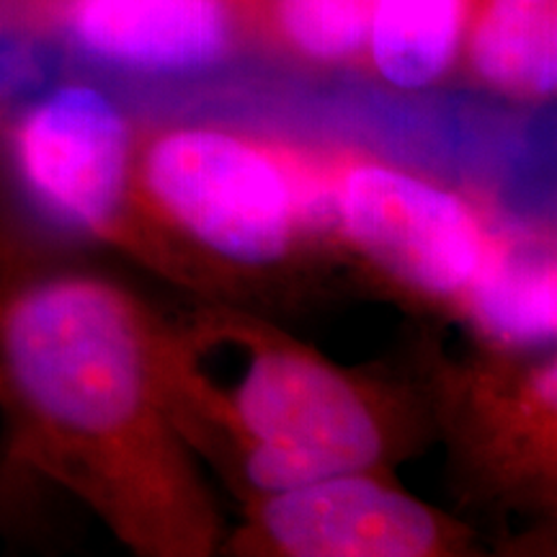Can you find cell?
<instances>
[{
  "mask_svg": "<svg viewBox=\"0 0 557 557\" xmlns=\"http://www.w3.org/2000/svg\"><path fill=\"white\" fill-rule=\"evenodd\" d=\"M331 163V150L218 124L137 137L139 261L199 259L240 276L284 267L329 238Z\"/></svg>",
  "mask_w": 557,
  "mask_h": 557,
  "instance_id": "3957f363",
  "label": "cell"
},
{
  "mask_svg": "<svg viewBox=\"0 0 557 557\" xmlns=\"http://www.w3.org/2000/svg\"><path fill=\"white\" fill-rule=\"evenodd\" d=\"M459 62L480 86L504 99H553L557 0H472Z\"/></svg>",
  "mask_w": 557,
  "mask_h": 557,
  "instance_id": "30bf717a",
  "label": "cell"
},
{
  "mask_svg": "<svg viewBox=\"0 0 557 557\" xmlns=\"http://www.w3.org/2000/svg\"><path fill=\"white\" fill-rule=\"evenodd\" d=\"M496 225L468 194L364 152L333 150L329 238L400 297L455 312Z\"/></svg>",
  "mask_w": 557,
  "mask_h": 557,
  "instance_id": "277c9868",
  "label": "cell"
},
{
  "mask_svg": "<svg viewBox=\"0 0 557 557\" xmlns=\"http://www.w3.org/2000/svg\"><path fill=\"white\" fill-rule=\"evenodd\" d=\"M137 132L120 103L67 83L32 103L11 129V160L41 212L62 227L139 259Z\"/></svg>",
  "mask_w": 557,
  "mask_h": 557,
  "instance_id": "52a82bcc",
  "label": "cell"
},
{
  "mask_svg": "<svg viewBox=\"0 0 557 557\" xmlns=\"http://www.w3.org/2000/svg\"><path fill=\"white\" fill-rule=\"evenodd\" d=\"M480 346L540 351L557 333L555 235L547 225L498 220L483 267L457 302Z\"/></svg>",
  "mask_w": 557,
  "mask_h": 557,
  "instance_id": "9c48e42d",
  "label": "cell"
},
{
  "mask_svg": "<svg viewBox=\"0 0 557 557\" xmlns=\"http://www.w3.org/2000/svg\"><path fill=\"white\" fill-rule=\"evenodd\" d=\"M475 532L416 498L389 470H346L243 500L222 553L248 557H457Z\"/></svg>",
  "mask_w": 557,
  "mask_h": 557,
  "instance_id": "8992f818",
  "label": "cell"
},
{
  "mask_svg": "<svg viewBox=\"0 0 557 557\" xmlns=\"http://www.w3.org/2000/svg\"><path fill=\"white\" fill-rule=\"evenodd\" d=\"M45 483L0 451V534L29 532L45 506Z\"/></svg>",
  "mask_w": 557,
  "mask_h": 557,
  "instance_id": "4fadbf2b",
  "label": "cell"
},
{
  "mask_svg": "<svg viewBox=\"0 0 557 557\" xmlns=\"http://www.w3.org/2000/svg\"><path fill=\"white\" fill-rule=\"evenodd\" d=\"M163 320L90 271L0 278V451L143 557H209L225 519L173 416Z\"/></svg>",
  "mask_w": 557,
  "mask_h": 557,
  "instance_id": "6da1fadb",
  "label": "cell"
},
{
  "mask_svg": "<svg viewBox=\"0 0 557 557\" xmlns=\"http://www.w3.org/2000/svg\"><path fill=\"white\" fill-rule=\"evenodd\" d=\"M374 0H263V32L315 67L369 60Z\"/></svg>",
  "mask_w": 557,
  "mask_h": 557,
  "instance_id": "7c38bea8",
  "label": "cell"
},
{
  "mask_svg": "<svg viewBox=\"0 0 557 557\" xmlns=\"http://www.w3.org/2000/svg\"><path fill=\"white\" fill-rule=\"evenodd\" d=\"M18 263H24V261L18 259L16 250H13L9 243H5V238H0V278L9 274L11 269H16Z\"/></svg>",
  "mask_w": 557,
  "mask_h": 557,
  "instance_id": "5bb4252c",
  "label": "cell"
},
{
  "mask_svg": "<svg viewBox=\"0 0 557 557\" xmlns=\"http://www.w3.org/2000/svg\"><path fill=\"white\" fill-rule=\"evenodd\" d=\"M472 0H374L369 65L387 86L423 90L457 67Z\"/></svg>",
  "mask_w": 557,
  "mask_h": 557,
  "instance_id": "8fae6325",
  "label": "cell"
},
{
  "mask_svg": "<svg viewBox=\"0 0 557 557\" xmlns=\"http://www.w3.org/2000/svg\"><path fill=\"white\" fill-rule=\"evenodd\" d=\"M436 436L449 447L459 487L500 508L547 511L557 491L555 351L480 346L423 374Z\"/></svg>",
  "mask_w": 557,
  "mask_h": 557,
  "instance_id": "5b68a950",
  "label": "cell"
},
{
  "mask_svg": "<svg viewBox=\"0 0 557 557\" xmlns=\"http://www.w3.org/2000/svg\"><path fill=\"white\" fill-rule=\"evenodd\" d=\"M160 367L181 434L240 500L393 470L436 436L423 380L341 367L233 305L163 320Z\"/></svg>",
  "mask_w": 557,
  "mask_h": 557,
  "instance_id": "7a4b0ae2",
  "label": "cell"
},
{
  "mask_svg": "<svg viewBox=\"0 0 557 557\" xmlns=\"http://www.w3.org/2000/svg\"><path fill=\"white\" fill-rule=\"evenodd\" d=\"M52 16L107 65L178 75L238 54L263 32V0H58Z\"/></svg>",
  "mask_w": 557,
  "mask_h": 557,
  "instance_id": "ba28073f",
  "label": "cell"
}]
</instances>
